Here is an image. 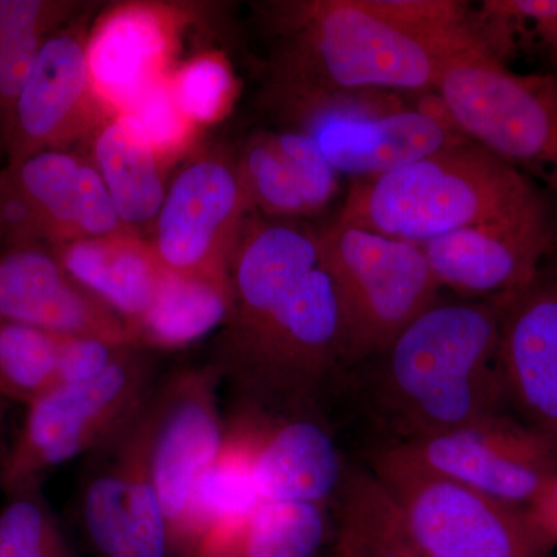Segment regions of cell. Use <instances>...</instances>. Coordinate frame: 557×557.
<instances>
[{"label": "cell", "mask_w": 557, "mask_h": 557, "mask_svg": "<svg viewBox=\"0 0 557 557\" xmlns=\"http://www.w3.org/2000/svg\"><path fill=\"white\" fill-rule=\"evenodd\" d=\"M0 319L53 335L134 347L126 322L81 287L47 247L11 248L0 255Z\"/></svg>", "instance_id": "17"}, {"label": "cell", "mask_w": 557, "mask_h": 557, "mask_svg": "<svg viewBox=\"0 0 557 557\" xmlns=\"http://www.w3.org/2000/svg\"><path fill=\"white\" fill-rule=\"evenodd\" d=\"M384 449L410 467L519 508L557 472L555 443L504 413Z\"/></svg>", "instance_id": "10"}, {"label": "cell", "mask_w": 557, "mask_h": 557, "mask_svg": "<svg viewBox=\"0 0 557 557\" xmlns=\"http://www.w3.org/2000/svg\"><path fill=\"white\" fill-rule=\"evenodd\" d=\"M233 310L230 273L188 274L164 270L148 311L129 333L139 348L188 347L225 327Z\"/></svg>", "instance_id": "23"}, {"label": "cell", "mask_w": 557, "mask_h": 557, "mask_svg": "<svg viewBox=\"0 0 557 557\" xmlns=\"http://www.w3.org/2000/svg\"><path fill=\"white\" fill-rule=\"evenodd\" d=\"M7 170L39 212L49 248L134 231L121 222L90 160L69 150H44Z\"/></svg>", "instance_id": "21"}, {"label": "cell", "mask_w": 557, "mask_h": 557, "mask_svg": "<svg viewBox=\"0 0 557 557\" xmlns=\"http://www.w3.org/2000/svg\"><path fill=\"white\" fill-rule=\"evenodd\" d=\"M338 496L341 523L357 536L366 557H423L394 497L373 472L346 471Z\"/></svg>", "instance_id": "28"}, {"label": "cell", "mask_w": 557, "mask_h": 557, "mask_svg": "<svg viewBox=\"0 0 557 557\" xmlns=\"http://www.w3.org/2000/svg\"><path fill=\"white\" fill-rule=\"evenodd\" d=\"M237 163L252 207L276 220L309 215L269 134L249 139Z\"/></svg>", "instance_id": "32"}, {"label": "cell", "mask_w": 557, "mask_h": 557, "mask_svg": "<svg viewBox=\"0 0 557 557\" xmlns=\"http://www.w3.org/2000/svg\"><path fill=\"white\" fill-rule=\"evenodd\" d=\"M220 372H228L256 397L299 403L343 364L335 289L324 263L300 281L295 292L258 329L222 346Z\"/></svg>", "instance_id": "8"}, {"label": "cell", "mask_w": 557, "mask_h": 557, "mask_svg": "<svg viewBox=\"0 0 557 557\" xmlns=\"http://www.w3.org/2000/svg\"><path fill=\"white\" fill-rule=\"evenodd\" d=\"M170 84L180 110L199 129L225 119L236 100L234 70L215 51L197 54L172 70Z\"/></svg>", "instance_id": "30"}, {"label": "cell", "mask_w": 557, "mask_h": 557, "mask_svg": "<svg viewBox=\"0 0 557 557\" xmlns=\"http://www.w3.org/2000/svg\"><path fill=\"white\" fill-rule=\"evenodd\" d=\"M72 2L0 0V138L9 134L14 108L44 40L75 13Z\"/></svg>", "instance_id": "27"}, {"label": "cell", "mask_w": 557, "mask_h": 557, "mask_svg": "<svg viewBox=\"0 0 557 557\" xmlns=\"http://www.w3.org/2000/svg\"><path fill=\"white\" fill-rule=\"evenodd\" d=\"M50 249L70 276L115 311L127 330L148 311L164 273L152 244L141 239L137 231Z\"/></svg>", "instance_id": "22"}, {"label": "cell", "mask_w": 557, "mask_h": 557, "mask_svg": "<svg viewBox=\"0 0 557 557\" xmlns=\"http://www.w3.org/2000/svg\"><path fill=\"white\" fill-rule=\"evenodd\" d=\"M555 245L547 205L490 220L421 245L440 288L475 299L518 295L539 281V267Z\"/></svg>", "instance_id": "15"}, {"label": "cell", "mask_w": 557, "mask_h": 557, "mask_svg": "<svg viewBox=\"0 0 557 557\" xmlns=\"http://www.w3.org/2000/svg\"><path fill=\"white\" fill-rule=\"evenodd\" d=\"M90 161L127 228L156 222L166 196L168 168L123 115L109 116L91 135Z\"/></svg>", "instance_id": "25"}, {"label": "cell", "mask_w": 557, "mask_h": 557, "mask_svg": "<svg viewBox=\"0 0 557 557\" xmlns=\"http://www.w3.org/2000/svg\"><path fill=\"white\" fill-rule=\"evenodd\" d=\"M372 463L421 556L539 557L522 508L410 467L384 448Z\"/></svg>", "instance_id": "9"}, {"label": "cell", "mask_w": 557, "mask_h": 557, "mask_svg": "<svg viewBox=\"0 0 557 557\" xmlns=\"http://www.w3.org/2000/svg\"><path fill=\"white\" fill-rule=\"evenodd\" d=\"M132 346H116L86 336H64L60 355V384L81 383L101 375Z\"/></svg>", "instance_id": "36"}, {"label": "cell", "mask_w": 557, "mask_h": 557, "mask_svg": "<svg viewBox=\"0 0 557 557\" xmlns=\"http://www.w3.org/2000/svg\"><path fill=\"white\" fill-rule=\"evenodd\" d=\"M150 443L149 399L129 426L97 449L101 461L84 487L83 516L87 533L106 557H164L170 552L150 472Z\"/></svg>", "instance_id": "12"}, {"label": "cell", "mask_w": 557, "mask_h": 557, "mask_svg": "<svg viewBox=\"0 0 557 557\" xmlns=\"http://www.w3.org/2000/svg\"><path fill=\"white\" fill-rule=\"evenodd\" d=\"M522 518L539 557L557 547V472L522 507Z\"/></svg>", "instance_id": "37"}, {"label": "cell", "mask_w": 557, "mask_h": 557, "mask_svg": "<svg viewBox=\"0 0 557 557\" xmlns=\"http://www.w3.org/2000/svg\"><path fill=\"white\" fill-rule=\"evenodd\" d=\"M262 502L256 482L251 437L247 424L236 413L226 424L218 456L194 486L174 549L185 556L209 533L245 518Z\"/></svg>", "instance_id": "24"}, {"label": "cell", "mask_w": 557, "mask_h": 557, "mask_svg": "<svg viewBox=\"0 0 557 557\" xmlns=\"http://www.w3.org/2000/svg\"><path fill=\"white\" fill-rule=\"evenodd\" d=\"M537 28L539 32H542L544 38L557 50V17L556 20L544 22Z\"/></svg>", "instance_id": "39"}, {"label": "cell", "mask_w": 557, "mask_h": 557, "mask_svg": "<svg viewBox=\"0 0 557 557\" xmlns=\"http://www.w3.org/2000/svg\"><path fill=\"white\" fill-rule=\"evenodd\" d=\"M509 298L435 300L376 357V408L394 443L502 413L508 403L498 350Z\"/></svg>", "instance_id": "1"}, {"label": "cell", "mask_w": 557, "mask_h": 557, "mask_svg": "<svg viewBox=\"0 0 557 557\" xmlns=\"http://www.w3.org/2000/svg\"><path fill=\"white\" fill-rule=\"evenodd\" d=\"M318 239L338 304L343 364L379 357L437 300L440 285L420 245L336 220Z\"/></svg>", "instance_id": "5"}, {"label": "cell", "mask_w": 557, "mask_h": 557, "mask_svg": "<svg viewBox=\"0 0 557 557\" xmlns=\"http://www.w3.org/2000/svg\"><path fill=\"white\" fill-rule=\"evenodd\" d=\"M0 557H65L57 522L38 487L11 494L0 511Z\"/></svg>", "instance_id": "33"}, {"label": "cell", "mask_w": 557, "mask_h": 557, "mask_svg": "<svg viewBox=\"0 0 557 557\" xmlns=\"http://www.w3.org/2000/svg\"><path fill=\"white\" fill-rule=\"evenodd\" d=\"M62 338L0 319V397L28 406L57 387Z\"/></svg>", "instance_id": "29"}, {"label": "cell", "mask_w": 557, "mask_h": 557, "mask_svg": "<svg viewBox=\"0 0 557 557\" xmlns=\"http://www.w3.org/2000/svg\"><path fill=\"white\" fill-rule=\"evenodd\" d=\"M333 553H335L333 557H366L357 536L343 523H341L338 542Z\"/></svg>", "instance_id": "38"}, {"label": "cell", "mask_w": 557, "mask_h": 557, "mask_svg": "<svg viewBox=\"0 0 557 557\" xmlns=\"http://www.w3.org/2000/svg\"><path fill=\"white\" fill-rule=\"evenodd\" d=\"M255 454L256 482L263 500L324 507L343 485L335 440L310 417L271 416L248 403L239 412Z\"/></svg>", "instance_id": "20"}, {"label": "cell", "mask_w": 557, "mask_h": 557, "mask_svg": "<svg viewBox=\"0 0 557 557\" xmlns=\"http://www.w3.org/2000/svg\"><path fill=\"white\" fill-rule=\"evenodd\" d=\"M251 208L237 160L215 152L197 157L168 186L150 244L164 270L230 273Z\"/></svg>", "instance_id": "11"}, {"label": "cell", "mask_w": 557, "mask_h": 557, "mask_svg": "<svg viewBox=\"0 0 557 557\" xmlns=\"http://www.w3.org/2000/svg\"><path fill=\"white\" fill-rule=\"evenodd\" d=\"M325 531L321 505L263 500L245 518L201 539L185 557H314Z\"/></svg>", "instance_id": "26"}, {"label": "cell", "mask_w": 557, "mask_h": 557, "mask_svg": "<svg viewBox=\"0 0 557 557\" xmlns=\"http://www.w3.org/2000/svg\"><path fill=\"white\" fill-rule=\"evenodd\" d=\"M298 188L307 214L322 211L338 193L339 174L307 135L284 129L269 134Z\"/></svg>", "instance_id": "34"}, {"label": "cell", "mask_w": 557, "mask_h": 557, "mask_svg": "<svg viewBox=\"0 0 557 557\" xmlns=\"http://www.w3.org/2000/svg\"><path fill=\"white\" fill-rule=\"evenodd\" d=\"M120 115L129 121L166 168L182 159L196 143L199 127L180 110L170 76L153 84Z\"/></svg>", "instance_id": "31"}, {"label": "cell", "mask_w": 557, "mask_h": 557, "mask_svg": "<svg viewBox=\"0 0 557 557\" xmlns=\"http://www.w3.org/2000/svg\"><path fill=\"white\" fill-rule=\"evenodd\" d=\"M321 262L318 233L284 220L248 219L231 258L233 310L222 346L258 329Z\"/></svg>", "instance_id": "18"}, {"label": "cell", "mask_w": 557, "mask_h": 557, "mask_svg": "<svg viewBox=\"0 0 557 557\" xmlns=\"http://www.w3.org/2000/svg\"><path fill=\"white\" fill-rule=\"evenodd\" d=\"M277 36L271 83L318 91L437 89L454 57L373 9L370 0L270 5Z\"/></svg>", "instance_id": "2"}, {"label": "cell", "mask_w": 557, "mask_h": 557, "mask_svg": "<svg viewBox=\"0 0 557 557\" xmlns=\"http://www.w3.org/2000/svg\"><path fill=\"white\" fill-rule=\"evenodd\" d=\"M0 240L7 249L49 248V236L39 212L7 168L0 171Z\"/></svg>", "instance_id": "35"}, {"label": "cell", "mask_w": 557, "mask_h": 557, "mask_svg": "<svg viewBox=\"0 0 557 557\" xmlns=\"http://www.w3.org/2000/svg\"><path fill=\"white\" fill-rule=\"evenodd\" d=\"M498 361L519 420L557 446V282L508 299Z\"/></svg>", "instance_id": "19"}, {"label": "cell", "mask_w": 557, "mask_h": 557, "mask_svg": "<svg viewBox=\"0 0 557 557\" xmlns=\"http://www.w3.org/2000/svg\"><path fill=\"white\" fill-rule=\"evenodd\" d=\"M185 20L177 7L150 2L121 3L101 14L87 36V67L106 115H120L171 75Z\"/></svg>", "instance_id": "16"}, {"label": "cell", "mask_w": 557, "mask_h": 557, "mask_svg": "<svg viewBox=\"0 0 557 557\" xmlns=\"http://www.w3.org/2000/svg\"><path fill=\"white\" fill-rule=\"evenodd\" d=\"M269 97L288 129L307 135L339 175L355 182L469 139L426 115L413 95L399 91H318L271 83Z\"/></svg>", "instance_id": "4"}, {"label": "cell", "mask_w": 557, "mask_h": 557, "mask_svg": "<svg viewBox=\"0 0 557 557\" xmlns=\"http://www.w3.org/2000/svg\"><path fill=\"white\" fill-rule=\"evenodd\" d=\"M220 380L222 372L214 366L182 370L150 398V472L166 520L170 549L177 545L194 486L225 437Z\"/></svg>", "instance_id": "13"}, {"label": "cell", "mask_w": 557, "mask_h": 557, "mask_svg": "<svg viewBox=\"0 0 557 557\" xmlns=\"http://www.w3.org/2000/svg\"><path fill=\"white\" fill-rule=\"evenodd\" d=\"M87 36L78 17L44 40L3 139L9 164L44 150H67L109 119L91 91Z\"/></svg>", "instance_id": "14"}, {"label": "cell", "mask_w": 557, "mask_h": 557, "mask_svg": "<svg viewBox=\"0 0 557 557\" xmlns=\"http://www.w3.org/2000/svg\"><path fill=\"white\" fill-rule=\"evenodd\" d=\"M547 205L533 180L468 141L355 182L336 222L409 244Z\"/></svg>", "instance_id": "3"}, {"label": "cell", "mask_w": 557, "mask_h": 557, "mask_svg": "<svg viewBox=\"0 0 557 557\" xmlns=\"http://www.w3.org/2000/svg\"><path fill=\"white\" fill-rule=\"evenodd\" d=\"M153 392L152 366L137 347L95 379L50 388L27 406L0 483L10 496L38 487L51 469L95 453L129 426Z\"/></svg>", "instance_id": "7"}, {"label": "cell", "mask_w": 557, "mask_h": 557, "mask_svg": "<svg viewBox=\"0 0 557 557\" xmlns=\"http://www.w3.org/2000/svg\"><path fill=\"white\" fill-rule=\"evenodd\" d=\"M471 141L557 193V78L520 75L483 44L448 62L437 89Z\"/></svg>", "instance_id": "6"}]
</instances>
